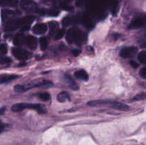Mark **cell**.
Returning a JSON list of instances; mask_svg holds the SVG:
<instances>
[{"label": "cell", "instance_id": "cell-1", "mask_svg": "<svg viewBox=\"0 0 146 145\" xmlns=\"http://www.w3.org/2000/svg\"><path fill=\"white\" fill-rule=\"evenodd\" d=\"M87 9L90 14L100 16L104 12L110 4V0H88Z\"/></svg>", "mask_w": 146, "mask_h": 145}, {"label": "cell", "instance_id": "cell-2", "mask_svg": "<svg viewBox=\"0 0 146 145\" xmlns=\"http://www.w3.org/2000/svg\"><path fill=\"white\" fill-rule=\"evenodd\" d=\"M34 17L32 16H28L24 18L14 19L12 21L4 24V31L7 32H11L17 29L19 27H22L23 26L30 25L34 21Z\"/></svg>", "mask_w": 146, "mask_h": 145}, {"label": "cell", "instance_id": "cell-3", "mask_svg": "<svg viewBox=\"0 0 146 145\" xmlns=\"http://www.w3.org/2000/svg\"><path fill=\"white\" fill-rule=\"evenodd\" d=\"M66 40L70 44L81 45L86 40V36L83 31L76 28H70L66 33Z\"/></svg>", "mask_w": 146, "mask_h": 145}, {"label": "cell", "instance_id": "cell-4", "mask_svg": "<svg viewBox=\"0 0 146 145\" xmlns=\"http://www.w3.org/2000/svg\"><path fill=\"white\" fill-rule=\"evenodd\" d=\"M89 106L95 107L100 106V105H108L110 107L113 109H117L121 111H127L130 109V107L128 105L118 102L115 100H92L88 103Z\"/></svg>", "mask_w": 146, "mask_h": 145}, {"label": "cell", "instance_id": "cell-5", "mask_svg": "<svg viewBox=\"0 0 146 145\" xmlns=\"http://www.w3.org/2000/svg\"><path fill=\"white\" fill-rule=\"evenodd\" d=\"M35 109L36 110L38 113L44 114L46 112L44 108H43L42 105H39V104H32V103H18L15 104L11 107V110L13 112H18L23 111L24 109Z\"/></svg>", "mask_w": 146, "mask_h": 145}, {"label": "cell", "instance_id": "cell-6", "mask_svg": "<svg viewBox=\"0 0 146 145\" xmlns=\"http://www.w3.org/2000/svg\"><path fill=\"white\" fill-rule=\"evenodd\" d=\"M11 53H12V55L19 61H26V60L29 59L32 56V54L30 52L19 48H12Z\"/></svg>", "mask_w": 146, "mask_h": 145}, {"label": "cell", "instance_id": "cell-7", "mask_svg": "<svg viewBox=\"0 0 146 145\" xmlns=\"http://www.w3.org/2000/svg\"><path fill=\"white\" fill-rule=\"evenodd\" d=\"M21 9L28 11H38V8L37 4L31 0H21L20 3Z\"/></svg>", "mask_w": 146, "mask_h": 145}, {"label": "cell", "instance_id": "cell-8", "mask_svg": "<svg viewBox=\"0 0 146 145\" xmlns=\"http://www.w3.org/2000/svg\"><path fill=\"white\" fill-rule=\"evenodd\" d=\"M17 16V13L12 10L4 9L1 11V18H2L3 23L4 24L15 19V17Z\"/></svg>", "mask_w": 146, "mask_h": 145}, {"label": "cell", "instance_id": "cell-9", "mask_svg": "<svg viewBox=\"0 0 146 145\" xmlns=\"http://www.w3.org/2000/svg\"><path fill=\"white\" fill-rule=\"evenodd\" d=\"M137 50L138 49H137L136 47H125V48L121 49V52H120V55L124 58H132V57H133L135 55Z\"/></svg>", "mask_w": 146, "mask_h": 145}, {"label": "cell", "instance_id": "cell-10", "mask_svg": "<svg viewBox=\"0 0 146 145\" xmlns=\"http://www.w3.org/2000/svg\"><path fill=\"white\" fill-rule=\"evenodd\" d=\"M145 20L144 18H137L133 20L131 24L128 26L130 29H137V28H141L145 25Z\"/></svg>", "mask_w": 146, "mask_h": 145}, {"label": "cell", "instance_id": "cell-11", "mask_svg": "<svg viewBox=\"0 0 146 145\" xmlns=\"http://www.w3.org/2000/svg\"><path fill=\"white\" fill-rule=\"evenodd\" d=\"M24 44L31 49L34 50L37 47V40L36 38L32 36H28L24 38Z\"/></svg>", "mask_w": 146, "mask_h": 145}, {"label": "cell", "instance_id": "cell-12", "mask_svg": "<svg viewBox=\"0 0 146 145\" xmlns=\"http://www.w3.org/2000/svg\"><path fill=\"white\" fill-rule=\"evenodd\" d=\"M47 29H48V27L45 24L40 23V24H37L34 26L33 28V31L34 34L41 35V34H45L47 31Z\"/></svg>", "mask_w": 146, "mask_h": 145}, {"label": "cell", "instance_id": "cell-13", "mask_svg": "<svg viewBox=\"0 0 146 145\" xmlns=\"http://www.w3.org/2000/svg\"><path fill=\"white\" fill-rule=\"evenodd\" d=\"M19 78V76L14 74H10V75H2L0 76V83L5 84L11 81L17 80Z\"/></svg>", "mask_w": 146, "mask_h": 145}, {"label": "cell", "instance_id": "cell-14", "mask_svg": "<svg viewBox=\"0 0 146 145\" xmlns=\"http://www.w3.org/2000/svg\"><path fill=\"white\" fill-rule=\"evenodd\" d=\"M82 23L88 28H92L93 26H94V24H93V21L91 20V18L90 17L89 14H85L84 15H83Z\"/></svg>", "mask_w": 146, "mask_h": 145}, {"label": "cell", "instance_id": "cell-15", "mask_svg": "<svg viewBox=\"0 0 146 145\" xmlns=\"http://www.w3.org/2000/svg\"><path fill=\"white\" fill-rule=\"evenodd\" d=\"M75 77L78 79L84 81H87L88 80V75L84 70H79L75 72Z\"/></svg>", "mask_w": 146, "mask_h": 145}, {"label": "cell", "instance_id": "cell-16", "mask_svg": "<svg viewBox=\"0 0 146 145\" xmlns=\"http://www.w3.org/2000/svg\"><path fill=\"white\" fill-rule=\"evenodd\" d=\"M65 80H66V81L67 82L68 86H69V88H71V89L74 90H78V85H77L76 82L75 81L72 79V78H71V76H69L68 75H65Z\"/></svg>", "mask_w": 146, "mask_h": 145}, {"label": "cell", "instance_id": "cell-17", "mask_svg": "<svg viewBox=\"0 0 146 145\" xmlns=\"http://www.w3.org/2000/svg\"><path fill=\"white\" fill-rule=\"evenodd\" d=\"M69 94L66 92H61L57 95V100L59 102H65L67 101H70Z\"/></svg>", "mask_w": 146, "mask_h": 145}, {"label": "cell", "instance_id": "cell-18", "mask_svg": "<svg viewBox=\"0 0 146 145\" xmlns=\"http://www.w3.org/2000/svg\"><path fill=\"white\" fill-rule=\"evenodd\" d=\"M18 4V0H0V6L1 7H16Z\"/></svg>", "mask_w": 146, "mask_h": 145}, {"label": "cell", "instance_id": "cell-19", "mask_svg": "<svg viewBox=\"0 0 146 145\" xmlns=\"http://www.w3.org/2000/svg\"><path fill=\"white\" fill-rule=\"evenodd\" d=\"M24 38H25V36L23 34H17L14 39V45L17 46L22 45L24 44Z\"/></svg>", "mask_w": 146, "mask_h": 145}, {"label": "cell", "instance_id": "cell-20", "mask_svg": "<svg viewBox=\"0 0 146 145\" xmlns=\"http://www.w3.org/2000/svg\"><path fill=\"white\" fill-rule=\"evenodd\" d=\"M40 13H41V14L48 15L49 16H58V14H59V11L56 9H42L40 11Z\"/></svg>", "mask_w": 146, "mask_h": 145}, {"label": "cell", "instance_id": "cell-21", "mask_svg": "<svg viewBox=\"0 0 146 145\" xmlns=\"http://www.w3.org/2000/svg\"><path fill=\"white\" fill-rule=\"evenodd\" d=\"M48 26H49L50 34H53L56 32V30L58 29V24L56 21H51L48 23Z\"/></svg>", "mask_w": 146, "mask_h": 145}, {"label": "cell", "instance_id": "cell-22", "mask_svg": "<svg viewBox=\"0 0 146 145\" xmlns=\"http://www.w3.org/2000/svg\"><path fill=\"white\" fill-rule=\"evenodd\" d=\"M111 11L114 16L118 11V0H113L111 2Z\"/></svg>", "mask_w": 146, "mask_h": 145}, {"label": "cell", "instance_id": "cell-23", "mask_svg": "<svg viewBox=\"0 0 146 145\" xmlns=\"http://www.w3.org/2000/svg\"><path fill=\"white\" fill-rule=\"evenodd\" d=\"M39 43L41 49L42 51H44V50L46 49L47 46H48V41H47V39L45 37H41L39 40Z\"/></svg>", "mask_w": 146, "mask_h": 145}, {"label": "cell", "instance_id": "cell-24", "mask_svg": "<svg viewBox=\"0 0 146 145\" xmlns=\"http://www.w3.org/2000/svg\"><path fill=\"white\" fill-rule=\"evenodd\" d=\"M73 22H74V18L70 16L65 17L62 20V24L64 26H68L71 25L73 24Z\"/></svg>", "mask_w": 146, "mask_h": 145}, {"label": "cell", "instance_id": "cell-25", "mask_svg": "<svg viewBox=\"0 0 146 145\" xmlns=\"http://www.w3.org/2000/svg\"><path fill=\"white\" fill-rule=\"evenodd\" d=\"M14 90H15L17 92L21 93V92H26V91L28 90V88H27V87L24 86V85H17L14 86Z\"/></svg>", "mask_w": 146, "mask_h": 145}, {"label": "cell", "instance_id": "cell-26", "mask_svg": "<svg viewBox=\"0 0 146 145\" xmlns=\"http://www.w3.org/2000/svg\"><path fill=\"white\" fill-rule=\"evenodd\" d=\"M38 97L41 100L48 101L51 99V95L48 92H41L38 94Z\"/></svg>", "mask_w": 146, "mask_h": 145}, {"label": "cell", "instance_id": "cell-27", "mask_svg": "<svg viewBox=\"0 0 146 145\" xmlns=\"http://www.w3.org/2000/svg\"><path fill=\"white\" fill-rule=\"evenodd\" d=\"M11 60L10 58L8 57H3V58H0V64L3 65H6V66H8L11 64Z\"/></svg>", "mask_w": 146, "mask_h": 145}, {"label": "cell", "instance_id": "cell-28", "mask_svg": "<svg viewBox=\"0 0 146 145\" xmlns=\"http://www.w3.org/2000/svg\"><path fill=\"white\" fill-rule=\"evenodd\" d=\"M7 53V46L6 44H0V58L4 57Z\"/></svg>", "mask_w": 146, "mask_h": 145}, {"label": "cell", "instance_id": "cell-29", "mask_svg": "<svg viewBox=\"0 0 146 145\" xmlns=\"http://www.w3.org/2000/svg\"><path fill=\"white\" fill-rule=\"evenodd\" d=\"M64 34H65V30L64 29H60L58 30V31H56V34H55V39L56 40H58V39H61V38H62V37L64 36Z\"/></svg>", "mask_w": 146, "mask_h": 145}, {"label": "cell", "instance_id": "cell-30", "mask_svg": "<svg viewBox=\"0 0 146 145\" xmlns=\"http://www.w3.org/2000/svg\"><path fill=\"white\" fill-rule=\"evenodd\" d=\"M138 60L140 62L143 64H145V52L144 51H141L139 54H138Z\"/></svg>", "mask_w": 146, "mask_h": 145}, {"label": "cell", "instance_id": "cell-31", "mask_svg": "<svg viewBox=\"0 0 146 145\" xmlns=\"http://www.w3.org/2000/svg\"><path fill=\"white\" fill-rule=\"evenodd\" d=\"M145 92H142V93L138 94L137 95H135L133 98V100H142L145 99Z\"/></svg>", "mask_w": 146, "mask_h": 145}, {"label": "cell", "instance_id": "cell-32", "mask_svg": "<svg viewBox=\"0 0 146 145\" xmlns=\"http://www.w3.org/2000/svg\"><path fill=\"white\" fill-rule=\"evenodd\" d=\"M61 8L62 9H64V10H66V11H73L74 10V8H73L72 7H70V6L67 5L66 4H63L61 5Z\"/></svg>", "mask_w": 146, "mask_h": 145}, {"label": "cell", "instance_id": "cell-33", "mask_svg": "<svg viewBox=\"0 0 146 145\" xmlns=\"http://www.w3.org/2000/svg\"><path fill=\"white\" fill-rule=\"evenodd\" d=\"M140 75L141 76V78L143 79H146V68L144 67L141 70V72H140Z\"/></svg>", "mask_w": 146, "mask_h": 145}, {"label": "cell", "instance_id": "cell-34", "mask_svg": "<svg viewBox=\"0 0 146 145\" xmlns=\"http://www.w3.org/2000/svg\"><path fill=\"white\" fill-rule=\"evenodd\" d=\"M88 0H77L76 1V5L80 7V6L83 5L85 2H87Z\"/></svg>", "mask_w": 146, "mask_h": 145}, {"label": "cell", "instance_id": "cell-35", "mask_svg": "<svg viewBox=\"0 0 146 145\" xmlns=\"http://www.w3.org/2000/svg\"><path fill=\"white\" fill-rule=\"evenodd\" d=\"M80 53H81V51H79V50L78 49H74V51H72V53L74 54V56H77V55H78L80 54Z\"/></svg>", "mask_w": 146, "mask_h": 145}, {"label": "cell", "instance_id": "cell-36", "mask_svg": "<svg viewBox=\"0 0 146 145\" xmlns=\"http://www.w3.org/2000/svg\"><path fill=\"white\" fill-rule=\"evenodd\" d=\"M4 129H5V125L0 121V133L2 132L4 130Z\"/></svg>", "mask_w": 146, "mask_h": 145}, {"label": "cell", "instance_id": "cell-37", "mask_svg": "<svg viewBox=\"0 0 146 145\" xmlns=\"http://www.w3.org/2000/svg\"><path fill=\"white\" fill-rule=\"evenodd\" d=\"M131 65H132V66L134 68H137L138 67V64L136 62H135V61H131Z\"/></svg>", "mask_w": 146, "mask_h": 145}, {"label": "cell", "instance_id": "cell-38", "mask_svg": "<svg viewBox=\"0 0 146 145\" xmlns=\"http://www.w3.org/2000/svg\"><path fill=\"white\" fill-rule=\"evenodd\" d=\"M49 1H58V0H49Z\"/></svg>", "mask_w": 146, "mask_h": 145}, {"label": "cell", "instance_id": "cell-39", "mask_svg": "<svg viewBox=\"0 0 146 145\" xmlns=\"http://www.w3.org/2000/svg\"><path fill=\"white\" fill-rule=\"evenodd\" d=\"M67 1H71V0H67Z\"/></svg>", "mask_w": 146, "mask_h": 145}]
</instances>
